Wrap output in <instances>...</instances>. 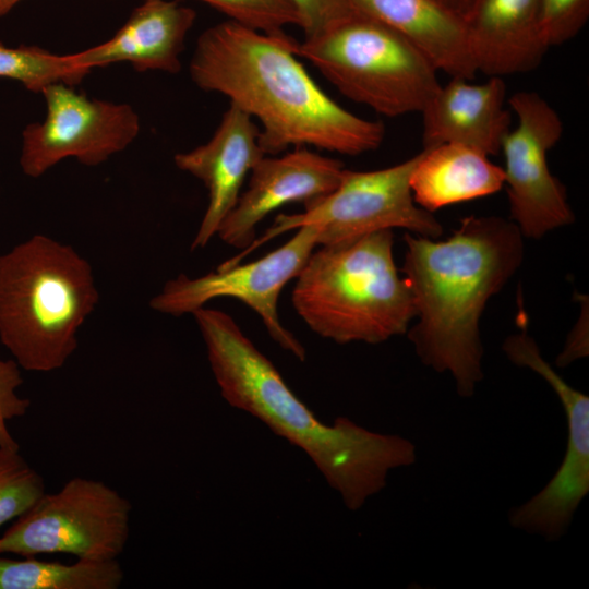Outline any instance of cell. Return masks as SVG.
<instances>
[{
    "mask_svg": "<svg viewBox=\"0 0 589 589\" xmlns=\"http://www.w3.org/2000/svg\"><path fill=\"white\" fill-rule=\"evenodd\" d=\"M294 45L286 33L266 34L228 20L201 34L190 75L201 89L228 97L260 122L265 155L290 146L351 156L376 149L384 124L326 95L297 59Z\"/></svg>",
    "mask_w": 589,
    "mask_h": 589,
    "instance_id": "6da1fadb",
    "label": "cell"
},
{
    "mask_svg": "<svg viewBox=\"0 0 589 589\" xmlns=\"http://www.w3.org/2000/svg\"><path fill=\"white\" fill-rule=\"evenodd\" d=\"M192 315L224 399L302 449L348 509H360L382 491L390 470L414 464L416 446L404 436L348 418L330 425L316 418L226 312L203 306Z\"/></svg>",
    "mask_w": 589,
    "mask_h": 589,
    "instance_id": "7a4b0ae2",
    "label": "cell"
},
{
    "mask_svg": "<svg viewBox=\"0 0 589 589\" xmlns=\"http://www.w3.org/2000/svg\"><path fill=\"white\" fill-rule=\"evenodd\" d=\"M524 238L513 220L474 215L446 240L404 236L401 272L418 318L408 338L425 366L453 376L460 397L483 378L481 315L522 264Z\"/></svg>",
    "mask_w": 589,
    "mask_h": 589,
    "instance_id": "3957f363",
    "label": "cell"
},
{
    "mask_svg": "<svg viewBox=\"0 0 589 589\" xmlns=\"http://www.w3.org/2000/svg\"><path fill=\"white\" fill-rule=\"evenodd\" d=\"M99 300L93 268L71 245L34 235L0 255V341L21 369H61Z\"/></svg>",
    "mask_w": 589,
    "mask_h": 589,
    "instance_id": "277c9868",
    "label": "cell"
},
{
    "mask_svg": "<svg viewBox=\"0 0 589 589\" xmlns=\"http://www.w3.org/2000/svg\"><path fill=\"white\" fill-rule=\"evenodd\" d=\"M393 247L387 229L311 253L291 301L312 332L337 344H380L407 333L416 306Z\"/></svg>",
    "mask_w": 589,
    "mask_h": 589,
    "instance_id": "5b68a950",
    "label": "cell"
},
{
    "mask_svg": "<svg viewBox=\"0 0 589 589\" xmlns=\"http://www.w3.org/2000/svg\"><path fill=\"white\" fill-rule=\"evenodd\" d=\"M294 52L344 96L389 118L421 112L441 86L437 69L420 49L358 12L296 41Z\"/></svg>",
    "mask_w": 589,
    "mask_h": 589,
    "instance_id": "8992f818",
    "label": "cell"
},
{
    "mask_svg": "<svg viewBox=\"0 0 589 589\" xmlns=\"http://www.w3.org/2000/svg\"><path fill=\"white\" fill-rule=\"evenodd\" d=\"M418 158L419 153L402 163L371 171L345 169L332 192L304 203L302 213L278 215L260 239L220 266L236 265L273 238L304 226L317 228V245L351 241L394 228L437 239L443 231L441 223L414 202L410 188Z\"/></svg>",
    "mask_w": 589,
    "mask_h": 589,
    "instance_id": "52a82bcc",
    "label": "cell"
},
{
    "mask_svg": "<svg viewBox=\"0 0 589 589\" xmlns=\"http://www.w3.org/2000/svg\"><path fill=\"white\" fill-rule=\"evenodd\" d=\"M130 501L101 480L74 477L43 496L0 536V554L118 560L130 536Z\"/></svg>",
    "mask_w": 589,
    "mask_h": 589,
    "instance_id": "ba28073f",
    "label": "cell"
},
{
    "mask_svg": "<svg viewBox=\"0 0 589 589\" xmlns=\"http://www.w3.org/2000/svg\"><path fill=\"white\" fill-rule=\"evenodd\" d=\"M317 232L315 226H304L297 229L285 244L256 261L218 266L214 272L195 278L178 275L164 285L149 305L159 313L181 316L192 314L216 298L238 299L261 317L279 347L304 361V347L280 322L278 298L314 251Z\"/></svg>",
    "mask_w": 589,
    "mask_h": 589,
    "instance_id": "9c48e42d",
    "label": "cell"
},
{
    "mask_svg": "<svg viewBox=\"0 0 589 589\" xmlns=\"http://www.w3.org/2000/svg\"><path fill=\"white\" fill-rule=\"evenodd\" d=\"M507 103L518 120L501 147L510 218L525 238L540 239L575 220L566 188L548 164V153L562 137L563 122L536 92L519 91Z\"/></svg>",
    "mask_w": 589,
    "mask_h": 589,
    "instance_id": "30bf717a",
    "label": "cell"
},
{
    "mask_svg": "<svg viewBox=\"0 0 589 589\" xmlns=\"http://www.w3.org/2000/svg\"><path fill=\"white\" fill-rule=\"evenodd\" d=\"M41 94L46 116L22 133L20 166L32 178L64 158L97 166L127 148L140 132V119L128 104L88 98L72 85L52 83Z\"/></svg>",
    "mask_w": 589,
    "mask_h": 589,
    "instance_id": "8fae6325",
    "label": "cell"
},
{
    "mask_svg": "<svg viewBox=\"0 0 589 589\" xmlns=\"http://www.w3.org/2000/svg\"><path fill=\"white\" fill-rule=\"evenodd\" d=\"M509 361L540 375L555 392L567 421V446L558 470L536 495L509 512V524L548 541L560 539L589 492V398L572 387L544 360L527 328L502 346Z\"/></svg>",
    "mask_w": 589,
    "mask_h": 589,
    "instance_id": "7c38bea8",
    "label": "cell"
},
{
    "mask_svg": "<svg viewBox=\"0 0 589 589\" xmlns=\"http://www.w3.org/2000/svg\"><path fill=\"white\" fill-rule=\"evenodd\" d=\"M344 170L340 160L306 147L276 157L263 156L217 235L230 247L247 249L255 240L256 226L268 214L288 203H306L332 192Z\"/></svg>",
    "mask_w": 589,
    "mask_h": 589,
    "instance_id": "4fadbf2b",
    "label": "cell"
},
{
    "mask_svg": "<svg viewBox=\"0 0 589 589\" xmlns=\"http://www.w3.org/2000/svg\"><path fill=\"white\" fill-rule=\"evenodd\" d=\"M260 129L253 119L230 104L208 142L175 156L176 166L203 182L208 204L191 250L204 248L235 207L242 184L255 164L265 156Z\"/></svg>",
    "mask_w": 589,
    "mask_h": 589,
    "instance_id": "5bb4252c",
    "label": "cell"
},
{
    "mask_svg": "<svg viewBox=\"0 0 589 589\" xmlns=\"http://www.w3.org/2000/svg\"><path fill=\"white\" fill-rule=\"evenodd\" d=\"M453 77L426 103L421 111L423 148L454 143L488 156L501 153L512 123L505 108L506 84L500 76H489L481 84Z\"/></svg>",
    "mask_w": 589,
    "mask_h": 589,
    "instance_id": "9a60e30c",
    "label": "cell"
},
{
    "mask_svg": "<svg viewBox=\"0 0 589 589\" xmlns=\"http://www.w3.org/2000/svg\"><path fill=\"white\" fill-rule=\"evenodd\" d=\"M462 17L472 63L488 76L527 73L549 50L539 0H472Z\"/></svg>",
    "mask_w": 589,
    "mask_h": 589,
    "instance_id": "2e32d148",
    "label": "cell"
},
{
    "mask_svg": "<svg viewBox=\"0 0 589 589\" xmlns=\"http://www.w3.org/2000/svg\"><path fill=\"white\" fill-rule=\"evenodd\" d=\"M193 9L171 0H145L108 40L73 53L74 61L92 70L130 62L137 71L177 73L185 37L194 24Z\"/></svg>",
    "mask_w": 589,
    "mask_h": 589,
    "instance_id": "e0dca14e",
    "label": "cell"
},
{
    "mask_svg": "<svg viewBox=\"0 0 589 589\" xmlns=\"http://www.w3.org/2000/svg\"><path fill=\"white\" fill-rule=\"evenodd\" d=\"M353 10L399 33L452 77L477 73L462 13L441 0H348Z\"/></svg>",
    "mask_w": 589,
    "mask_h": 589,
    "instance_id": "ac0fdd59",
    "label": "cell"
},
{
    "mask_svg": "<svg viewBox=\"0 0 589 589\" xmlns=\"http://www.w3.org/2000/svg\"><path fill=\"white\" fill-rule=\"evenodd\" d=\"M505 182L502 167L484 153L462 144L423 148L410 178L414 202L433 213L442 207L476 200L500 191Z\"/></svg>",
    "mask_w": 589,
    "mask_h": 589,
    "instance_id": "d6986e66",
    "label": "cell"
},
{
    "mask_svg": "<svg viewBox=\"0 0 589 589\" xmlns=\"http://www.w3.org/2000/svg\"><path fill=\"white\" fill-rule=\"evenodd\" d=\"M123 578L118 560L64 564L0 554V589H118Z\"/></svg>",
    "mask_w": 589,
    "mask_h": 589,
    "instance_id": "ffe728a7",
    "label": "cell"
},
{
    "mask_svg": "<svg viewBox=\"0 0 589 589\" xmlns=\"http://www.w3.org/2000/svg\"><path fill=\"white\" fill-rule=\"evenodd\" d=\"M88 73L72 55H56L37 46L8 47L0 41V79L15 80L33 93H41L52 83L77 84Z\"/></svg>",
    "mask_w": 589,
    "mask_h": 589,
    "instance_id": "44dd1931",
    "label": "cell"
},
{
    "mask_svg": "<svg viewBox=\"0 0 589 589\" xmlns=\"http://www.w3.org/2000/svg\"><path fill=\"white\" fill-rule=\"evenodd\" d=\"M45 492L44 478L20 448L0 446V528L28 510Z\"/></svg>",
    "mask_w": 589,
    "mask_h": 589,
    "instance_id": "7402d4cb",
    "label": "cell"
},
{
    "mask_svg": "<svg viewBox=\"0 0 589 589\" xmlns=\"http://www.w3.org/2000/svg\"><path fill=\"white\" fill-rule=\"evenodd\" d=\"M230 21L266 33L281 34L289 25L299 24L297 14L285 0H201Z\"/></svg>",
    "mask_w": 589,
    "mask_h": 589,
    "instance_id": "603a6c76",
    "label": "cell"
},
{
    "mask_svg": "<svg viewBox=\"0 0 589 589\" xmlns=\"http://www.w3.org/2000/svg\"><path fill=\"white\" fill-rule=\"evenodd\" d=\"M589 17V0H539V21L548 47L574 38Z\"/></svg>",
    "mask_w": 589,
    "mask_h": 589,
    "instance_id": "cb8c5ba5",
    "label": "cell"
},
{
    "mask_svg": "<svg viewBox=\"0 0 589 589\" xmlns=\"http://www.w3.org/2000/svg\"><path fill=\"white\" fill-rule=\"evenodd\" d=\"M23 384L21 366L14 359L0 357V446L20 448L9 431L8 423L11 420L26 414L31 400L17 394V388Z\"/></svg>",
    "mask_w": 589,
    "mask_h": 589,
    "instance_id": "d4e9b609",
    "label": "cell"
},
{
    "mask_svg": "<svg viewBox=\"0 0 589 589\" xmlns=\"http://www.w3.org/2000/svg\"><path fill=\"white\" fill-rule=\"evenodd\" d=\"M297 14L304 38L315 37L356 13L348 0H285Z\"/></svg>",
    "mask_w": 589,
    "mask_h": 589,
    "instance_id": "484cf974",
    "label": "cell"
},
{
    "mask_svg": "<svg viewBox=\"0 0 589 589\" xmlns=\"http://www.w3.org/2000/svg\"><path fill=\"white\" fill-rule=\"evenodd\" d=\"M587 308L582 311L579 321L567 337L563 351L555 360V364L565 368L573 361L588 356V318Z\"/></svg>",
    "mask_w": 589,
    "mask_h": 589,
    "instance_id": "4316f807",
    "label": "cell"
},
{
    "mask_svg": "<svg viewBox=\"0 0 589 589\" xmlns=\"http://www.w3.org/2000/svg\"><path fill=\"white\" fill-rule=\"evenodd\" d=\"M447 5L452 7L453 9L459 11L460 13H464L469 4L472 2V0H441Z\"/></svg>",
    "mask_w": 589,
    "mask_h": 589,
    "instance_id": "83f0119b",
    "label": "cell"
},
{
    "mask_svg": "<svg viewBox=\"0 0 589 589\" xmlns=\"http://www.w3.org/2000/svg\"><path fill=\"white\" fill-rule=\"evenodd\" d=\"M22 0H0V19L5 16Z\"/></svg>",
    "mask_w": 589,
    "mask_h": 589,
    "instance_id": "f1b7e54d",
    "label": "cell"
}]
</instances>
